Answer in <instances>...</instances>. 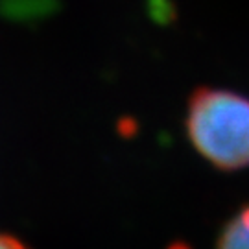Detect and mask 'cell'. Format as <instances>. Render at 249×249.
<instances>
[{
    "mask_svg": "<svg viewBox=\"0 0 249 249\" xmlns=\"http://www.w3.org/2000/svg\"><path fill=\"white\" fill-rule=\"evenodd\" d=\"M185 131L192 148L214 168H249L248 96L229 89H196L187 104Z\"/></svg>",
    "mask_w": 249,
    "mask_h": 249,
    "instance_id": "1",
    "label": "cell"
},
{
    "mask_svg": "<svg viewBox=\"0 0 249 249\" xmlns=\"http://www.w3.org/2000/svg\"><path fill=\"white\" fill-rule=\"evenodd\" d=\"M214 249H249V203L227 220Z\"/></svg>",
    "mask_w": 249,
    "mask_h": 249,
    "instance_id": "2",
    "label": "cell"
},
{
    "mask_svg": "<svg viewBox=\"0 0 249 249\" xmlns=\"http://www.w3.org/2000/svg\"><path fill=\"white\" fill-rule=\"evenodd\" d=\"M0 249H30L26 244L18 240L17 236L0 231Z\"/></svg>",
    "mask_w": 249,
    "mask_h": 249,
    "instance_id": "3",
    "label": "cell"
}]
</instances>
